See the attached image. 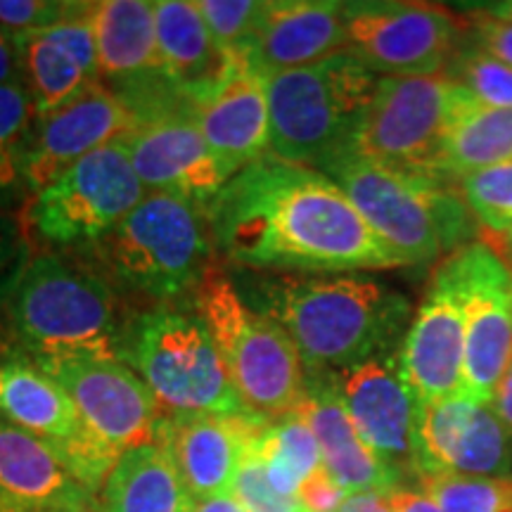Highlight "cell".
<instances>
[{
    "label": "cell",
    "instance_id": "obj_1",
    "mask_svg": "<svg viewBox=\"0 0 512 512\" xmlns=\"http://www.w3.org/2000/svg\"><path fill=\"white\" fill-rule=\"evenodd\" d=\"M204 214L216 252L252 271L332 275L403 266L335 181L271 155L230 178Z\"/></svg>",
    "mask_w": 512,
    "mask_h": 512
},
{
    "label": "cell",
    "instance_id": "obj_2",
    "mask_svg": "<svg viewBox=\"0 0 512 512\" xmlns=\"http://www.w3.org/2000/svg\"><path fill=\"white\" fill-rule=\"evenodd\" d=\"M126 313L121 294L93 268L27 249L0 280V363L119 358Z\"/></svg>",
    "mask_w": 512,
    "mask_h": 512
},
{
    "label": "cell",
    "instance_id": "obj_3",
    "mask_svg": "<svg viewBox=\"0 0 512 512\" xmlns=\"http://www.w3.org/2000/svg\"><path fill=\"white\" fill-rule=\"evenodd\" d=\"M242 297L290 335L306 375L337 373L401 351L403 332L411 328L408 299L363 275H271Z\"/></svg>",
    "mask_w": 512,
    "mask_h": 512
},
{
    "label": "cell",
    "instance_id": "obj_4",
    "mask_svg": "<svg viewBox=\"0 0 512 512\" xmlns=\"http://www.w3.org/2000/svg\"><path fill=\"white\" fill-rule=\"evenodd\" d=\"M207 214L195 202L166 192H147L117 228L81 256L88 268L121 297L174 304L192 297L214 264Z\"/></svg>",
    "mask_w": 512,
    "mask_h": 512
},
{
    "label": "cell",
    "instance_id": "obj_5",
    "mask_svg": "<svg viewBox=\"0 0 512 512\" xmlns=\"http://www.w3.org/2000/svg\"><path fill=\"white\" fill-rule=\"evenodd\" d=\"M318 171L347 192L373 233L403 266H425L470 245V209L453 183L399 174L349 147Z\"/></svg>",
    "mask_w": 512,
    "mask_h": 512
},
{
    "label": "cell",
    "instance_id": "obj_6",
    "mask_svg": "<svg viewBox=\"0 0 512 512\" xmlns=\"http://www.w3.org/2000/svg\"><path fill=\"white\" fill-rule=\"evenodd\" d=\"M117 356L147 384L164 415L247 413L192 299L131 313Z\"/></svg>",
    "mask_w": 512,
    "mask_h": 512
},
{
    "label": "cell",
    "instance_id": "obj_7",
    "mask_svg": "<svg viewBox=\"0 0 512 512\" xmlns=\"http://www.w3.org/2000/svg\"><path fill=\"white\" fill-rule=\"evenodd\" d=\"M377 81L380 76L349 50L268 76V155L320 169L328 159L354 147Z\"/></svg>",
    "mask_w": 512,
    "mask_h": 512
},
{
    "label": "cell",
    "instance_id": "obj_8",
    "mask_svg": "<svg viewBox=\"0 0 512 512\" xmlns=\"http://www.w3.org/2000/svg\"><path fill=\"white\" fill-rule=\"evenodd\" d=\"M190 299L219 344L245 411L271 422L297 413L306 368L290 335L256 311L219 264H211Z\"/></svg>",
    "mask_w": 512,
    "mask_h": 512
},
{
    "label": "cell",
    "instance_id": "obj_9",
    "mask_svg": "<svg viewBox=\"0 0 512 512\" xmlns=\"http://www.w3.org/2000/svg\"><path fill=\"white\" fill-rule=\"evenodd\" d=\"M147 195L124 138L83 157L31 197L22 211L29 249L81 256L100 245Z\"/></svg>",
    "mask_w": 512,
    "mask_h": 512
},
{
    "label": "cell",
    "instance_id": "obj_10",
    "mask_svg": "<svg viewBox=\"0 0 512 512\" xmlns=\"http://www.w3.org/2000/svg\"><path fill=\"white\" fill-rule=\"evenodd\" d=\"M453 88L446 72L380 76L354 147L399 174L456 183L444 162Z\"/></svg>",
    "mask_w": 512,
    "mask_h": 512
},
{
    "label": "cell",
    "instance_id": "obj_11",
    "mask_svg": "<svg viewBox=\"0 0 512 512\" xmlns=\"http://www.w3.org/2000/svg\"><path fill=\"white\" fill-rule=\"evenodd\" d=\"M133 117L136 128L124 145L145 190L183 197L207 209L235 174L204 138L197 105L171 91L145 102Z\"/></svg>",
    "mask_w": 512,
    "mask_h": 512
},
{
    "label": "cell",
    "instance_id": "obj_12",
    "mask_svg": "<svg viewBox=\"0 0 512 512\" xmlns=\"http://www.w3.org/2000/svg\"><path fill=\"white\" fill-rule=\"evenodd\" d=\"M344 36V50L377 76H430L446 72L463 46L465 19L427 3H344Z\"/></svg>",
    "mask_w": 512,
    "mask_h": 512
},
{
    "label": "cell",
    "instance_id": "obj_13",
    "mask_svg": "<svg viewBox=\"0 0 512 512\" xmlns=\"http://www.w3.org/2000/svg\"><path fill=\"white\" fill-rule=\"evenodd\" d=\"M465 297V368L460 396L491 406L512 361V271L489 242L448 254Z\"/></svg>",
    "mask_w": 512,
    "mask_h": 512
},
{
    "label": "cell",
    "instance_id": "obj_14",
    "mask_svg": "<svg viewBox=\"0 0 512 512\" xmlns=\"http://www.w3.org/2000/svg\"><path fill=\"white\" fill-rule=\"evenodd\" d=\"M41 370L62 384L91 437L119 458L157 441L164 420L162 408L124 361L74 356Z\"/></svg>",
    "mask_w": 512,
    "mask_h": 512
},
{
    "label": "cell",
    "instance_id": "obj_15",
    "mask_svg": "<svg viewBox=\"0 0 512 512\" xmlns=\"http://www.w3.org/2000/svg\"><path fill=\"white\" fill-rule=\"evenodd\" d=\"M0 418L48 441L69 472L98 494L119 456L83 427L62 384L34 363H0Z\"/></svg>",
    "mask_w": 512,
    "mask_h": 512
},
{
    "label": "cell",
    "instance_id": "obj_16",
    "mask_svg": "<svg viewBox=\"0 0 512 512\" xmlns=\"http://www.w3.org/2000/svg\"><path fill=\"white\" fill-rule=\"evenodd\" d=\"M512 477V434L465 396L415 408V477Z\"/></svg>",
    "mask_w": 512,
    "mask_h": 512
},
{
    "label": "cell",
    "instance_id": "obj_17",
    "mask_svg": "<svg viewBox=\"0 0 512 512\" xmlns=\"http://www.w3.org/2000/svg\"><path fill=\"white\" fill-rule=\"evenodd\" d=\"M415 406L460 396L465 368V297L451 259L434 271L399 351Z\"/></svg>",
    "mask_w": 512,
    "mask_h": 512
},
{
    "label": "cell",
    "instance_id": "obj_18",
    "mask_svg": "<svg viewBox=\"0 0 512 512\" xmlns=\"http://www.w3.org/2000/svg\"><path fill=\"white\" fill-rule=\"evenodd\" d=\"M363 441L401 479L415 477V399L403 382L399 354L377 356L328 373Z\"/></svg>",
    "mask_w": 512,
    "mask_h": 512
},
{
    "label": "cell",
    "instance_id": "obj_19",
    "mask_svg": "<svg viewBox=\"0 0 512 512\" xmlns=\"http://www.w3.org/2000/svg\"><path fill=\"white\" fill-rule=\"evenodd\" d=\"M136 119L110 86L98 81L60 110L36 117L27 178L31 197L100 147L126 138Z\"/></svg>",
    "mask_w": 512,
    "mask_h": 512
},
{
    "label": "cell",
    "instance_id": "obj_20",
    "mask_svg": "<svg viewBox=\"0 0 512 512\" xmlns=\"http://www.w3.org/2000/svg\"><path fill=\"white\" fill-rule=\"evenodd\" d=\"M271 420L256 415H164L157 437L169 446L197 503L230 496L249 441Z\"/></svg>",
    "mask_w": 512,
    "mask_h": 512
},
{
    "label": "cell",
    "instance_id": "obj_21",
    "mask_svg": "<svg viewBox=\"0 0 512 512\" xmlns=\"http://www.w3.org/2000/svg\"><path fill=\"white\" fill-rule=\"evenodd\" d=\"M347 46L344 3L337 0H271L245 50L247 67L264 79L309 67Z\"/></svg>",
    "mask_w": 512,
    "mask_h": 512
},
{
    "label": "cell",
    "instance_id": "obj_22",
    "mask_svg": "<svg viewBox=\"0 0 512 512\" xmlns=\"http://www.w3.org/2000/svg\"><path fill=\"white\" fill-rule=\"evenodd\" d=\"M93 8L95 3H86L67 22L17 38L24 86L34 100L36 117L60 110L100 81Z\"/></svg>",
    "mask_w": 512,
    "mask_h": 512
},
{
    "label": "cell",
    "instance_id": "obj_23",
    "mask_svg": "<svg viewBox=\"0 0 512 512\" xmlns=\"http://www.w3.org/2000/svg\"><path fill=\"white\" fill-rule=\"evenodd\" d=\"M155 22L164 74L192 105L214 100L245 64V55L223 48L211 36L197 3L159 0Z\"/></svg>",
    "mask_w": 512,
    "mask_h": 512
},
{
    "label": "cell",
    "instance_id": "obj_24",
    "mask_svg": "<svg viewBox=\"0 0 512 512\" xmlns=\"http://www.w3.org/2000/svg\"><path fill=\"white\" fill-rule=\"evenodd\" d=\"M31 510L100 508L48 441L0 418V512Z\"/></svg>",
    "mask_w": 512,
    "mask_h": 512
},
{
    "label": "cell",
    "instance_id": "obj_25",
    "mask_svg": "<svg viewBox=\"0 0 512 512\" xmlns=\"http://www.w3.org/2000/svg\"><path fill=\"white\" fill-rule=\"evenodd\" d=\"M297 413L309 422L320 446V458L328 475L347 494H392L403 479L382 463L363 441L339 399L328 373L306 375V392Z\"/></svg>",
    "mask_w": 512,
    "mask_h": 512
},
{
    "label": "cell",
    "instance_id": "obj_26",
    "mask_svg": "<svg viewBox=\"0 0 512 512\" xmlns=\"http://www.w3.org/2000/svg\"><path fill=\"white\" fill-rule=\"evenodd\" d=\"M100 81L117 95L166 79L159 55L155 3L102 0L93 8Z\"/></svg>",
    "mask_w": 512,
    "mask_h": 512
},
{
    "label": "cell",
    "instance_id": "obj_27",
    "mask_svg": "<svg viewBox=\"0 0 512 512\" xmlns=\"http://www.w3.org/2000/svg\"><path fill=\"white\" fill-rule=\"evenodd\" d=\"M197 121L214 155L233 174L268 157L271 114L266 79L245 64L214 100L197 107Z\"/></svg>",
    "mask_w": 512,
    "mask_h": 512
},
{
    "label": "cell",
    "instance_id": "obj_28",
    "mask_svg": "<svg viewBox=\"0 0 512 512\" xmlns=\"http://www.w3.org/2000/svg\"><path fill=\"white\" fill-rule=\"evenodd\" d=\"M197 501L185 486L162 439L126 451L102 486V512H192Z\"/></svg>",
    "mask_w": 512,
    "mask_h": 512
},
{
    "label": "cell",
    "instance_id": "obj_29",
    "mask_svg": "<svg viewBox=\"0 0 512 512\" xmlns=\"http://www.w3.org/2000/svg\"><path fill=\"white\" fill-rule=\"evenodd\" d=\"M508 159H512V110L482 105L456 83L446 126V174L458 183L472 171Z\"/></svg>",
    "mask_w": 512,
    "mask_h": 512
},
{
    "label": "cell",
    "instance_id": "obj_30",
    "mask_svg": "<svg viewBox=\"0 0 512 512\" xmlns=\"http://www.w3.org/2000/svg\"><path fill=\"white\" fill-rule=\"evenodd\" d=\"M36 124L34 100L24 83L0 86V211L10 214L27 207L31 133Z\"/></svg>",
    "mask_w": 512,
    "mask_h": 512
},
{
    "label": "cell",
    "instance_id": "obj_31",
    "mask_svg": "<svg viewBox=\"0 0 512 512\" xmlns=\"http://www.w3.org/2000/svg\"><path fill=\"white\" fill-rule=\"evenodd\" d=\"M268 482L278 494L297 496L302 484L323 465L316 434L299 413L273 420L256 441Z\"/></svg>",
    "mask_w": 512,
    "mask_h": 512
},
{
    "label": "cell",
    "instance_id": "obj_32",
    "mask_svg": "<svg viewBox=\"0 0 512 512\" xmlns=\"http://www.w3.org/2000/svg\"><path fill=\"white\" fill-rule=\"evenodd\" d=\"M441 512H512V477H420Z\"/></svg>",
    "mask_w": 512,
    "mask_h": 512
},
{
    "label": "cell",
    "instance_id": "obj_33",
    "mask_svg": "<svg viewBox=\"0 0 512 512\" xmlns=\"http://www.w3.org/2000/svg\"><path fill=\"white\" fill-rule=\"evenodd\" d=\"M458 190L470 214L491 235L512 230V159L472 171L458 181Z\"/></svg>",
    "mask_w": 512,
    "mask_h": 512
},
{
    "label": "cell",
    "instance_id": "obj_34",
    "mask_svg": "<svg viewBox=\"0 0 512 512\" xmlns=\"http://www.w3.org/2000/svg\"><path fill=\"white\" fill-rule=\"evenodd\" d=\"M446 74L472 98L496 110H512V67L475 46H460Z\"/></svg>",
    "mask_w": 512,
    "mask_h": 512
},
{
    "label": "cell",
    "instance_id": "obj_35",
    "mask_svg": "<svg viewBox=\"0 0 512 512\" xmlns=\"http://www.w3.org/2000/svg\"><path fill=\"white\" fill-rule=\"evenodd\" d=\"M211 36L233 53H245L264 15L266 3L256 0H202L197 3Z\"/></svg>",
    "mask_w": 512,
    "mask_h": 512
},
{
    "label": "cell",
    "instance_id": "obj_36",
    "mask_svg": "<svg viewBox=\"0 0 512 512\" xmlns=\"http://www.w3.org/2000/svg\"><path fill=\"white\" fill-rule=\"evenodd\" d=\"M268 425H271V422H268ZM259 437L249 441L245 458H242L238 475H235L230 496L242 505L245 512H306L297 496L278 494L271 486V482H268L266 465L259 456V448H256Z\"/></svg>",
    "mask_w": 512,
    "mask_h": 512
},
{
    "label": "cell",
    "instance_id": "obj_37",
    "mask_svg": "<svg viewBox=\"0 0 512 512\" xmlns=\"http://www.w3.org/2000/svg\"><path fill=\"white\" fill-rule=\"evenodd\" d=\"M86 3H67V0H0V29L12 36H29L67 22Z\"/></svg>",
    "mask_w": 512,
    "mask_h": 512
},
{
    "label": "cell",
    "instance_id": "obj_38",
    "mask_svg": "<svg viewBox=\"0 0 512 512\" xmlns=\"http://www.w3.org/2000/svg\"><path fill=\"white\" fill-rule=\"evenodd\" d=\"M465 19V34L472 36V46L512 67V22L489 15L484 8H472Z\"/></svg>",
    "mask_w": 512,
    "mask_h": 512
},
{
    "label": "cell",
    "instance_id": "obj_39",
    "mask_svg": "<svg viewBox=\"0 0 512 512\" xmlns=\"http://www.w3.org/2000/svg\"><path fill=\"white\" fill-rule=\"evenodd\" d=\"M297 498L299 503L304 505L306 512H339L349 494L328 475V470L320 465L302 484Z\"/></svg>",
    "mask_w": 512,
    "mask_h": 512
},
{
    "label": "cell",
    "instance_id": "obj_40",
    "mask_svg": "<svg viewBox=\"0 0 512 512\" xmlns=\"http://www.w3.org/2000/svg\"><path fill=\"white\" fill-rule=\"evenodd\" d=\"M27 238H24L22 223L12 219L10 214L0 211V280L12 271V266L27 252Z\"/></svg>",
    "mask_w": 512,
    "mask_h": 512
},
{
    "label": "cell",
    "instance_id": "obj_41",
    "mask_svg": "<svg viewBox=\"0 0 512 512\" xmlns=\"http://www.w3.org/2000/svg\"><path fill=\"white\" fill-rule=\"evenodd\" d=\"M10 83H24L22 50H19L17 36L0 29V86Z\"/></svg>",
    "mask_w": 512,
    "mask_h": 512
},
{
    "label": "cell",
    "instance_id": "obj_42",
    "mask_svg": "<svg viewBox=\"0 0 512 512\" xmlns=\"http://www.w3.org/2000/svg\"><path fill=\"white\" fill-rule=\"evenodd\" d=\"M387 503L392 512H441L439 505L425 491L406 489V486H399L392 494H387Z\"/></svg>",
    "mask_w": 512,
    "mask_h": 512
},
{
    "label": "cell",
    "instance_id": "obj_43",
    "mask_svg": "<svg viewBox=\"0 0 512 512\" xmlns=\"http://www.w3.org/2000/svg\"><path fill=\"white\" fill-rule=\"evenodd\" d=\"M491 408L498 415V420L503 422V427L512 434V361L505 375L498 382V389L494 394V401H491Z\"/></svg>",
    "mask_w": 512,
    "mask_h": 512
},
{
    "label": "cell",
    "instance_id": "obj_44",
    "mask_svg": "<svg viewBox=\"0 0 512 512\" xmlns=\"http://www.w3.org/2000/svg\"><path fill=\"white\" fill-rule=\"evenodd\" d=\"M339 512H392V508L382 494H351Z\"/></svg>",
    "mask_w": 512,
    "mask_h": 512
},
{
    "label": "cell",
    "instance_id": "obj_45",
    "mask_svg": "<svg viewBox=\"0 0 512 512\" xmlns=\"http://www.w3.org/2000/svg\"><path fill=\"white\" fill-rule=\"evenodd\" d=\"M192 512H245V510H242V505L235 501L233 496H219V498L200 501Z\"/></svg>",
    "mask_w": 512,
    "mask_h": 512
},
{
    "label": "cell",
    "instance_id": "obj_46",
    "mask_svg": "<svg viewBox=\"0 0 512 512\" xmlns=\"http://www.w3.org/2000/svg\"><path fill=\"white\" fill-rule=\"evenodd\" d=\"M491 238L494 240H491L489 245L496 249L498 256H501V259L510 266V271H512V230L505 235H491Z\"/></svg>",
    "mask_w": 512,
    "mask_h": 512
},
{
    "label": "cell",
    "instance_id": "obj_47",
    "mask_svg": "<svg viewBox=\"0 0 512 512\" xmlns=\"http://www.w3.org/2000/svg\"><path fill=\"white\" fill-rule=\"evenodd\" d=\"M484 10L489 12V15H494V17H501V19H510V22H512V0H510V3H494V5H484Z\"/></svg>",
    "mask_w": 512,
    "mask_h": 512
},
{
    "label": "cell",
    "instance_id": "obj_48",
    "mask_svg": "<svg viewBox=\"0 0 512 512\" xmlns=\"http://www.w3.org/2000/svg\"><path fill=\"white\" fill-rule=\"evenodd\" d=\"M31 512H100V510H31Z\"/></svg>",
    "mask_w": 512,
    "mask_h": 512
}]
</instances>
